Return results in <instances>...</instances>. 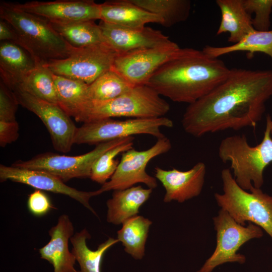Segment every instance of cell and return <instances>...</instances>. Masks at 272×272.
Instances as JSON below:
<instances>
[{
    "label": "cell",
    "mask_w": 272,
    "mask_h": 272,
    "mask_svg": "<svg viewBox=\"0 0 272 272\" xmlns=\"http://www.w3.org/2000/svg\"><path fill=\"white\" fill-rule=\"evenodd\" d=\"M202 50L214 57L237 51H246L248 58H251L254 53L262 52L272 59V30L266 31L254 30L237 43L227 46L207 45Z\"/></svg>",
    "instance_id": "cell-27"
},
{
    "label": "cell",
    "mask_w": 272,
    "mask_h": 272,
    "mask_svg": "<svg viewBox=\"0 0 272 272\" xmlns=\"http://www.w3.org/2000/svg\"><path fill=\"white\" fill-rule=\"evenodd\" d=\"M169 110V103L152 88L136 86L112 100L92 103L84 123L117 117H161Z\"/></svg>",
    "instance_id": "cell-6"
},
{
    "label": "cell",
    "mask_w": 272,
    "mask_h": 272,
    "mask_svg": "<svg viewBox=\"0 0 272 272\" xmlns=\"http://www.w3.org/2000/svg\"><path fill=\"white\" fill-rule=\"evenodd\" d=\"M223 193L214 195L218 205L226 211L238 223L245 226L246 222L253 223L272 239V195L253 187L248 192L236 182L231 170L221 171Z\"/></svg>",
    "instance_id": "cell-5"
},
{
    "label": "cell",
    "mask_w": 272,
    "mask_h": 272,
    "mask_svg": "<svg viewBox=\"0 0 272 272\" xmlns=\"http://www.w3.org/2000/svg\"><path fill=\"white\" fill-rule=\"evenodd\" d=\"M269 124H270V134H271V135H272V119H271V117L270 118V120H269Z\"/></svg>",
    "instance_id": "cell-37"
},
{
    "label": "cell",
    "mask_w": 272,
    "mask_h": 272,
    "mask_svg": "<svg viewBox=\"0 0 272 272\" xmlns=\"http://www.w3.org/2000/svg\"><path fill=\"white\" fill-rule=\"evenodd\" d=\"M206 166L199 162L187 171L175 168L165 170L159 167L155 168V177L165 189L163 201L173 200L183 202L201 193L205 182Z\"/></svg>",
    "instance_id": "cell-16"
},
{
    "label": "cell",
    "mask_w": 272,
    "mask_h": 272,
    "mask_svg": "<svg viewBox=\"0 0 272 272\" xmlns=\"http://www.w3.org/2000/svg\"><path fill=\"white\" fill-rule=\"evenodd\" d=\"M147 11L159 16L163 27H170L185 21L190 15L189 0H131Z\"/></svg>",
    "instance_id": "cell-29"
},
{
    "label": "cell",
    "mask_w": 272,
    "mask_h": 272,
    "mask_svg": "<svg viewBox=\"0 0 272 272\" xmlns=\"http://www.w3.org/2000/svg\"><path fill=\"white\" fill-rule=\"evenodd\" d=\"M152 222L141 216L136 215L123 222L117 231V239L122 243L125 251L136 259L145 255V244Z\"/></svg>",
    "instance_id": "cell-28"
},
{
    "label": "cell",
    "mask_w": 272,
    "mask_h": 272,
    "mask_svg": "<svg viewBox=\"0 0 272 272\" xmlns=\"http://www.w3.org/2000/svg\"><path fill=\"white\" fill-rule=\"evenodd\" d=\"M1 182L10 180L29 185L36 189L67 195L77 200L96 215L89 203L96 196L95 191H84L66 185L63 181L47 172L1 164Z\"/></svg>",
    "instance_id": "cell-15"
},
{
    "label": "cell",
    "mask_w": 272,
    "mask_h": 272,
    "mask_svg": "<svg viewBox=\"0 0 272 272\" xmlns=\"http://www.w3.org/2000/svg\"><path fill=\"white\" fill-rule=\"evenodd\" d=\"M50 23L53 29L75 48H80L105 43L100 27L95 21Z\"/></svg>",
    "instance_id": "cell-26"
},
{
    "label": "cell",
    "mask_w": 272,
    "mask_h": 272,
    "mask_svg": "<svg viewBox=\"0 0 272 272\" xmlns=\"http://www.w3.org/2000/svg\"><path fill=\"white\" fill-rule=\"evenodd\" d=\"M19 105L35 114L47 129L54 148L58 152L71 150L77 127L58 105L43 100L17 88H10Z\"/></svg>",
    "instance_id": "cell-13"
},
{
    "label": "cell",
    "mask_w": 272,
    "mask_h": 272,
    "mask_svg": "<svg viewBox=\"0 0 272 272\" xmlns=\"http://www.w3.org/2000/svg\"><path fill=\"white\" fill-rule=\"evenodd\" d=\"M101 21L129 28H142L148 23L162 25V19L138 6L131 0L107 1L100 4Z\"/></svg>",
    "instance_id": "cell-20"
},
{
    "label": "cell",
    "mask_w": 272,
    "mask_h": 272,
    "mask_svg": "<svg viewBox=\"0 0 272 272\" xmlns=\"http://www.w3.org/2000/svg\"><path fill=\"white\" fill-rule=\"evenodd\" d=\"M37 64L31 55L18 44L10 41L1 42V80L6 85L16 84Z\"/></svg>",
    "instance_id": "cell-22"
},
{
    "label": "cell",
    "mask_w": 272,
    "mask_h": 272,
    "mask_svg": "<svg viewBox=\"0 0 272 272\" xmlns=\"http://www.w3.org/2000/svg\"><path fill=\"white\" fill-rule=\"evenodd\" d=\"M119 53L106 43L75 48L66 58L46 65L53 74L91 84L112 69Z\"/></svg>",
    "instance_id": "cell-9"
},
{
    "label": "cell",
    "mask_w": 272,
    "mask_h": 272,
    "mask_svg": "<svg viewBox=\"0 0 272 272\" xmlns=\"http://www.w3.org/2000/svg\"><path fill=\"white\" fill-rule=\"evenodd\" d=\"M19 103L13 92L1 80L0 121H15Z\"/></svg>",
    "instance_id": "cell-33"
},
{
    "label": "cell",
    "mask_w": 272,
    "mask_h": 272,
    "mask_svg": "<svg viewBox=\"0 0 272 272\" xmlns=\"http://www.w3.org/2000/svg\"><path fill=\"white\" fill-rule=\"evenodd\" d=\"M90 238L88 231L83 229L75 233L70 239L72 252L80 266L79 272H101V263L105 253L119 241L117 239L109 237L99 245L96 250H92L87 245V240Z\"/></svg>",
    "instance_id": "cell-24"
},
{
    "label": "cell",
    "mask_w": 272,
    "mask_h": 272,
    "mask_svg": "<svg viewBox=\"0 0 272 272\" xmlns=\"http://www.w3.org/2000/svg\"><path fill=\"white\" fill-rule=\"evenodd\" d=\"M173 122L166 117L114 120L112 118L93 120L77 127L74 144L98 145L100 143L146 134L157 139L165 137L161 128H171Z\"/></svg>",
    "instance_id": "cell-7"
},
{
    "label": "cell",
    "mask_w": 272,
    "mask_h": 272,
    "mask_svg": "<svg viewBox=\"0 0 272 272\" xmlns=\"http://www.w3.org/2000/svg\"><path fill=\"white\" fill-rule=\"evenodd\" d=\"M74 234L69 217L61 215L48 231L50 240L38 249L41 258L52 265L54 272H79L74 267L76 257L69 248V242Z\"/></svg>",
    "instance_id": "cell-18"
},
{
    "label": "cell",
    "mask_w": 272,
    "mask_h": 272,
    "mask_svg": "<svg viewBox=\"0 0 272 272\" xmlns=\"http://www.w3.org/2000/svg\"><path fill=\"white\" fill-rule=\"evenodd\" d=\"M27 207L29 212L36 217L44 216L53 208L48 195L39 189L35 190L29 194Z\"/></svg>",
    "instance_id": "cell-34"
},
{
    "label": "cell",
    "mask_w": 272,
    "mask_h": 272,
    "mask_svg": "<svg viewBox=\"0 0 272 272\" xmlns=\"http://www.w3.org/2000/svg\"><path fill=\"white\" fill-rule=\"evenodd\" d=\"M19 125L17 121H0V145L5 147L19 138Z\"/></svg>",
    "instance_id": "cell-35"
},
{
    "label": "cell",
    "mask_w": 272,
    "mask_h": 272,
    "mask_svg": "<svg viewBox=\"0 0 272 272\" xmlns=\"http://www.w3.org/2000/svg\"><path fill=\"white\" fill-rule=\"evenodd\" d=\"M0 40L15 43L17 40L16 32L13 27L6 21L0 20Z\"/></svg>",
    "instance_id": "cell-36"
},
{
    "label": "cell",
    "mask_w": 272,
    "mask_h": 272,
    "mask_svg": "<svg viewBox=\"0 0 272 272\" xmlns=\"http://www.w3.org/2000/svg\"><path fill=\"white\" fill-rule=\"evenodd\" d=\"M244 7L250 15L254 13L252 19L254 30L259 31L269 30L270 16L272 11V0H242Z\"/></svg>",
    "instance_id": "cell-32"
},
{
    "label": "cell",
    "mask_w": 272,
    "mask_h": 272,
    "mask_svg": "<svg viewBox=\"0 0 272 272\" xmlns=\"http://www.w3.org/2000/svg\"><path fill=\"white\" fill-rule=\"evenodd\" d=\"M128 138L100 143L93 150L81 155L69 156L44 153L27 161H17L12 165L44 171L63 182L75 178H90L92 166L97 159L108 150L124 142Z\"/></svg>",
    "instance_id": "cell-10"
},
{
    "label": "cell",
    "mask_w": 272,
    "mask_h": 272,
    "mask_svg": "<svg viewBox=\"0 0 272 272\" xmlns=\"http://www.w3.org/2000/svg\"><path fill=\"white\" fill-rule=\"evenodd\" d=\"M57 105L78 122L84 123L92 106L89 85L53 74Z\"/></svg>",
    "instance_id": "cell-19"
},
{
    "label": "cell",
    "mask_w": 272,
    "mask_h": 272,
    "mask_svg": "<svg viewBox=\"0 0 272 272\" xmlns=\"http://www.w3.org/2000/svg\"><path fill=\"white\" fill-rule=\"evenodd\" d=\"M213 220L216 231V247L197 272H212L217 266L227 262L244 263L246 257L237 252L239 248L250 240L263 235V230L258 226L250 222L246 226H242L223 209Z\"/></svg>",
    "instance_id": "cell-8"
},
{
    "label": "cell",
    "mask_w": 272,
    "mask_h": 272,
    "mask_svg": "<svg viewBox=\"0 0 272 272\" xmlns=\"http://www.w3.org/2000/svg\"><path fill=\"white\" fill-rule=\"evenodd\" d=\"M272 97V70L230 69L227 78L189 104L182 118L184 131L201 137L228 129L255 127Z\"/></svg>",
    "instance_id": "cell-1"
},
{
    "label": "cell",
    "mask_w": 272,
    "mask_h": 272,
    "mask_svg": "<svg viewBox=\"0 0 272 272\" xmlns=\"http://www.w3.org/2000/svg\"><path fill=\"white\" fill-rule=\"evenodd\" d=\"M152 190L138 185L125 189L114 190L112 197L106 202L107 221L118 225L137 215L140 208L150 197Z\"/></svg>",
    "instance_id": "cell-21"
},
{
    "label": "cell",
    "mask_w": 272,
    "mask_h": 272,
    "mask_svg": "<svg viewBox=\"0 0 272 272\" xmlns=\"http://www.w3.org/2000/svg\"><path fill=\"white\" fill-rule=\"evenodd\" d=\"M230 71L222 60L202 49L181 48L155 72L147 85L174 102L190 104L222 83Z\"/></svg>",
    "instance_id": "cell-2"
},
{
    "label": "cell",
    "mask_w": 272,
    "mask_h": 272,
    "mask_svg": "<svg viewBox=\"0 0 272 272\" xmlns=\"http://www.w3.org/2000/svg\"><path fill=\"white\" fill-rule=\"evenodd\" d=\"M134 86L117 72L110 70L89 85L92 103L106 102L120 96Z\"/></svg>",
    "instance_id": "cell-30"
},
{
    "label": "cell",
    "mask_w": 272,
    "mask_h": 272,
    "mask_svg": "<svg viewBox=\"0 0 272 272\" xmlns=\"http://www.w3.org/2000/svg\"><path fill=\"white\" fill-rule=\"evenodd\" d=\"M181 48L172 41L157 46L119 53L112 70L133 86L147 85L155 72L173 58Z\"/></svg>",
    "instance_id": "cell-12"
},
{
    "label": "cell",
    "mask_w": 272,
    "mask_h": 272,
    "mask_svg": "<svg viewBox=\"0 0 272 272\" xmlns=\"http://www.w3.org/2000/svg\"><path fill=\"white\" fill-rule=\"evenodd\" d=\"M0 18L15 30V43L38 64L46 65L53 60L66 58L76 48L53 29L48 20L24 11L15 3L1 2Z\"/></svg>",
    "instance_id": "cell-3"
},
{
    "label": "cell",
    "mask_w": 272,
    "mask_h": 272,
    "mask_svg": "<svg viewBox=\"0 0 272 272\" xmlns=\"http://www.w3.org/2000/svg\"><path fill=\"white\" fill-rule=\"evenodd\" d=\"M221 20L217 35L229 33L228 41L235 44L254 30L251 15L245 10L242 0H217Z\"/></svg>",
    "instance_id": "cell-23"
},
{
    "label": "cell",
    "mask_w": 272,
    "mask_h": 272,
    "mask_svg": "<svg viewBox=\"0 0 272 272\" xmlns=\"http://www.w3.org/2000/svg\"><path fill=\"white\" fill-rule=\"evenodd\" d=\"M7 86L10 88L18 89L38 98L57 105L53 74L45 65L37 63L32 71L17 83Z\"/></svg>",
    "instance_id": "cell-25"
},
{
    "label": "cell",
    "mask_w": 272,
    "mask_h": 272,
    "mask_svg": "<svg viewBox=\"0 0 272 272\" xmlns=\"http://www.w3.org/2000/svg\"><path fill=\"white\" fill-rule=\"evenodd\" d=\"M133 137H129L124 142L108 150L100 156L92 166L90 179L102 185L107 182L115 172L119 161L115 157L133 148Z\"/></svg>",
    "instance_id": "cell-31"
},
{
    "label": "cell",
    "mask_w": 272,
    "mask_h": 272,
    "mask_svg": "<svg viewBox=\"0 0 272 272\" xmlns=\"http://www.w3.org/2000/svg\"><path fill=\"white\" fill-rule=\"evenodd\" d=\"M267 114L262 141L252 147L245 134H236L223 139L218 155L224 163H230L234 178L242 189L250 191L253 187L260 188L264 182L263 172L272 163V138Z\"/></svg>",
    "instance_id": "cell-4"
},
{
    "label": "cell",
    "mask_w": 272,
    "mask_h": 272,
    "mask_svg": "<svg viewBox=\"0 0 272 272\" xmlns=\"http://www.w3.org/2000/svg\"><path fill=\"white\" fill-rule=\"evenodd\" d=\"M171 148L170 140L165 136L157 139L147 150L138 151L132 148L123 153L110 180L95 190L97 195L111 190L125 189L139 183L146 184L149 188H155L157 186L156 178L147 173L146 167L152 159L168 152Z\"/></svg>",
    "instance_id": "cell-11"
},
{
    "label": "cell",
    "mask_w": 272,
    "mask_h": 272,
    "mask_svg": "<svg viewBox=\"0 0 272 272\" xmlns=\"http://www.w3.org/2000/svg\"><path fill=\"white\" fill-rule=\"evenodd\" d=\"M25 12L56 23H68L101 19L100 4L93 0L31 1L15 3Z\"/></svg>",
    "instance_id": "cell-14"
},
{
    "label": "cell",
    "mask_w": 272,
    "mask_h": 272,
    "mask_svg": "<svg viewBox=\"0 0 272 272\" xmlns=\"http://www.w3.org/2000/svg\"><path fill=\"white\" fill-rule=\"evenodd\" d=\"M99 25L105 43L119 54L157 46L171 41L161 31L149 27H125L102 21Z\"/></svg>",
    "instance_id": "cell-17"
}]
</instances>
